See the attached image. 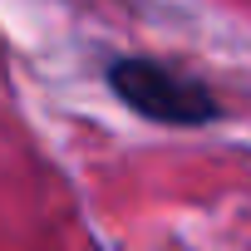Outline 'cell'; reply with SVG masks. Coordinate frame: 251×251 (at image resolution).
I'll use <instances>...</instances> for the list:
<instances>
[{
    "instance_id": "cell-1",
    "label": "cell",
    "mask_w": 251,
    "mask_h": 251,
    "mask_svg": "<svg viewBox=\"0 0 251 251\" xmlns=\"http://www.w3.org/2000/svg\"><path fill=\"white\" fill-rule=\"evenodd\" d=\"M108 79H113L118 99H128L143 118H158V123H207L217 113V103L202 84H192L177 69L148 64V59H123V64H113Z\"/></svg>"
}]
</instances>
